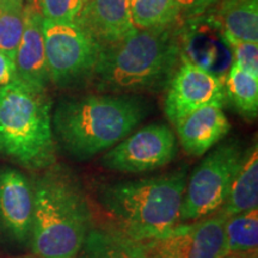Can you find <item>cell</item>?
<instances>
[{"mask_svg": "<svg viewBox=\"0 0 258 258\" xmlns=\"http://www.w3.org/2000/svg\"><path fill=\"white\" fill-rule=\"evenodd\" d=\"M145 116L146 106L135 97L89 96L61 103L53 123L64 150L89 159L127 138Z\"/></svg>", "mask_w": 258, "mask_h": 258, "instance_id": "cell-3", "label": "cell"}, {"mask_svg": "<svg viewBox=\"0 0 258 258\" xmlns=\"http://www.w3.org/2000/svg\"><path fill=\"white\" fill-rule=\"evenodd\" d=\"M224 37L233 53V63L254 76H258V42L235 40L225 35Z\"/></svg>", "mask_w": 258, "mask_h": 258, "instance_id": "cell-23", "label": "cell"}, {"mask_svg": "<svg viewBox=\"0 0 258 258\" xmlns=\"http://www.w3.org/2000/svg\"><path fill=\"white\" fill-rule=\"evenodd\" d=\"M34 217V188L23 173L0 170V231L10 239L24 244L30 239Z\"/></svg>", "mask_w": 258, "mask_h": 258, "instance_id": "cell-11", "label": "cell"}, {"mask_svg": "<svg viewBox=\"0 0 258 258\" xmlns=\"http://www.w3.org/2000/svg\"><path fill=\"white\" fill-rule=\"evenodd\" d=\"M245 152L234 141L222 144L206 156L186 182L179 221H198L222 208Z\"/></svg>", "mask_w": 258, "mask_h": 258, "instance_id": "cell-6", "label": "cell"}, {"mask_svg": "<svg viewBox=\"0 0 258 258\" xmlns=\"http://www.w3.org/2000/svg\"><path fill=\"white\" fill-rule=\"evenodd\" d=\"M224 82L185 55L169 82L164 102L166 117L175 124L190 112L207 105L224 106Z\"/></svg>", "mask_w": 258, "mask_h": 258, "instance_id": "cell-10", "label": "cell"}, {"mask_svg": "<svg viewBox=\"0 0 258 258\" xmlns=\"http://www.w3.org/2000/svg\"><path fill=\"white\" fill-rule=\"evenodd\" d=\"M219 212L141 243L154 258H225V222Z\"/></svg>", "mask_w": 258, "mask_h": 258, "instance_id": "cell-8", "label": "cell"}, {"mask_svg": "<svg viewBox=\"0 0 258 258\" xmlns=\"http://www.w3.org/2000/svg\"><path fill=\"white\" fill-rule=\"evenodd\" d=\"M74 21L102 48L114 46L137 30L131 0H88Z\"/></svg>", "mask_w": 258, "mask_h": 258, "instance_id": "cell-12", "label": "cell"}, {"mask_svg": "<svg viewBox=\"0 0 258 258\" xmlns=\"http://www.w3.org/2000/svg\"><path fill=\"white\" fill-rule=\"evenodd\" d=\"M4 2H5V0H0V5H2Z\"/></svg>", "mask_w": 258, "mask_h": 258, "instance_id": "cell-26", "label": "cell"}, {"mask_svg": "<svg viewBox=\"0 0 258 258\" xmlns=\"http://www.w3.org/2000/svg\"><path fill=\"white\" fill-rule=\"evenodd\" d=\"M16 78L38 89L50 82L44 46L43 18L31 0L24 5V29L15 56Z\"/></svg>", "mask_w": 258, "mask_h": 258, "instance_id": "cell-13", "label": "cell"}, {"mask_svg": "<svg viewBox=\"0 0 258 258\" xmlns=\"http://www.w3.org/2000/svg\"><path fill=\"white\" fill-rule=\"evenodd\" d=\"M221 0H177L179 6L180 16L184 17H195L205 14L208 9L213 8Z\"/></svg>", "mask_w": 258, "mask_h": 258, "instance_id": "cell-24", "label": "cell"}, {"mask_svg": "<svg viewBox=\"0 0 258 258\" xmlns=\"http://www.w3.org/2000/svg\"><path fill=\"white\" fill-rule=\"evenodd\" d=\"M80 251L82 258H154L143 244L115 232L91 231Z\"/></svg>", "mask_w": 258, "mask_h": 258, "instance_id": "cell-18", "label": "cell"}, {"mask_svg": "<svg viewBox=\"0 0 258 258\" xmlns=\"http://www.w3.org/2000/svg\"><path fill=\"white\" fill-rule=\"evenodd\" d=\"M131 16L137 29L175 25L180 17L177 0H131Z\"/></svg>", "mask_w": 258, "mask_h": 258, "instance_id": "cell-20", "label": "cell"}, {"mask_svg": "<svg viewBox=\"0 0 258 258\" xmlns=\"http://www.w3.org/2000/svg\"><path fill=\"white\" fill-rule=\"evenodd\" d=\"M249 258H257V257H249Z\"/></svg>", "mask_w": 258, "mask_h": 258, "instance_id": "cell-28", "label": "cell"}, {"mask_svg": "<svg viewBox=\"0 0 258 258\" xmlns=\"http://www.w3.org/2000/svg\"><path fill=\"white\" fill-rule=\"evenodd\" d=\"M175 27L137 29L124 40L103 48L92 76L109 91H144L167 85L183 53Z\"/></svg>", "mask_w": 258, "mask_h": 258, "instance_id": "cell-1", "label": "cell"}, {"mask_svg": "<svg viewBox=\"0 0 258 258\" xmlns=\"http://www.w3.org/2000/svg\"><path fill=\"white\" fill-rule=\"evenodd\" d=\"M258 206L257 145L245 153L243 163L232 183L230 194L220 212L226 218L251 211Z\"/></svg>", "mask_w": 258, "mask_h": 258, "instance_id": "cell-15", "label": "cell"}, {"mask_svg": "<svg viewBox=\"0 0 258 258\" xmlns=\"http://www.w3.org/2000/svg\"><path fill=\"white\" fill-rule=\"evenodd\" d=\"M175 127L183 150L190 156L200 157L228 133L231 124L222 106L207 105L185 115Z\"/></svg>", "mask_w": 258, "mask_h": 258, "instance_id": "cell-14", "label": "cell"}, {"mask_svg": "<svg viewBox=\"0 0 258 258\" xmlns=\"http://www.w3.org/2000/svg\"><path fill=\"white\" fill-rule=\"evenodd\" d=\"M16 79L15 61L0 51V88Z\"/></svg>", "mask_w": 258, "mask_h": 258, "instance_id": "cell-25", "label": "cell"}, {"mask_svg": "<svg viewBox=\"0 0 258 258\" xmlns=\"http://www.w3.org/2000/svg\"><path fill=\"white\" fill-rule=\"evenodd\" d=\"M226 97L231 99L244 117H257L258 112V76L232 63L224 83Z\"/></svg>", "mask_w": 258, "mask_h": 258, "instance_id": "cell-19", "label": "cell"}, {"mask_svg": "<svg viewBox=\"0 0 258 258\" xmlns=\"http://www.w3.org/2000/svg\"><path fill=\"white\" fill-rule=\"evenodd\" d=\"M85 2H88V0H83V3H85Z\"/></svg>", "mask_w": 258, "mask_h": 258, "instance_id": "cell-27", "label": "cell"}, {"mask_svg": "<svg viewBox=\"0 0 258 258\" xmlns=\"http://www.w3.org/2000/svg\"><path fill=\"white\" fill-rule=\"evenodd\" d=\"M23 29V0H5L0 5V51H3L14 61Z\"/></svg>", "mask_w": 258, "mask_h": 258, "instance_id": "cell-21", "label": "cell"}, {"mask_svg": "<svg viewBox=\"0 0 258 258\" xmlns=\"http://www.w3.org/2000/svg\"><path fill=\"white\" fill-rule=\"evenodd\" d=\"M257 208L227 218L225 222V258L257 257Z\"/></svg>", "mask_w": 258, "mask_h": 258, "instance_id": "cell-17", "label": "cell"}, {"mask_svg": "<svg viewBox=\"0 0 258 258\" xmlns=\"http://www.w3.org/2000/svg\"><path fill=\"white\" fill-rule=\"evenodd\" d=\"M51 103L46 89L16 78L0 88V156L30 170L55 163Z\"/></svg>", "mask_w": 258, "mask_h": 258, "instance_id": "cell-5", "label": "cell"}, {"mask_svg": "<svg viewBox=\"0 0 258 258\" xmlns=\"http://www.w3.org/2000/svg\"><path fill=\"white\" fill-rule=\"evenodd\" d=\"M91 232V211L70 176L51 171L34 188L31 246L41 258H76Z\"/></svg>", "mask_w": 258, "mask_h": 258, "instance_id": "cell-4", "label": "cell"}, {"mask_svg": "<svg viewBox=\"0 0 258 258\" xmlns=\"http://www.w3.org/2000/svg\"><path fill=\"white\" fill-rule=\"evenodd\" d=\"M186 171L109 185L101 201L117 228L115 233L144 243L179 222Z\"/></svg>", "mask_w": 258, "mask_h": 258, "instance_id": "cell-2", "label": "cell"}, {"mask_svg": "<svg viewBox=\"0 0 258 258\" xmlns=\"http://www.w3.org/2000/svg\"><path fill=\"white\" fill-rule=\"evenodd\" d=\"M177 153V140L164 124H151L139 129L104 154L106 169L125 173L153 171L167 165Z\"/></svg>", "mask_w": 258, "mask_h": 258, "instance_id": "cell-9", "label": "cell"}, {"mask_svg": "<svg viewBox=\"0 0 258 258\" xmlns=\"http://www.w3.org/2000/svg\"><path fill=\"white\" fill-rule=\"evenodd\" d=\"M43 34L50 82L62 88L92 76L103 48L76 21L43 19Z\"/></svg>", "mask_w": 258, "mask_h": 258, "instance_id": "cell-7", "label": "cell"}, {"mask_svg": "<svg viewBox=\"0 0 258 258\" xmlns=\"http://www.w3.org/2000/svg\"><path fill=\"white\" fill-rule=\"evenodd\" d=\"M42 18L53 22H72L83 8V0H31Z\"/></svg>", "mask_w": 258, "mask_h": 258, "instance_id": "cell-22", "label": "cell"}, {"mask_svg": "<svg viewBox=\"0 0 258 258\" xmlns=\"http://www.w3.org/2000/svg\"><path fill=\"white\" fill-rule=\"evenodd\" d=\"M218 18L225 36L258 42V0H221Z\"/></svg>", "mask_w": 258, "mask_h": 258, "instance_id": "cell-16", "label": "cell"}]
</instances>
